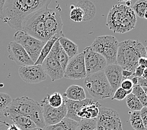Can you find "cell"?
<instances>
[{
  "label": "cell",
  "instance_id": "f5cc1de1",
  "mask_svg": "<svg viewBox=\"0 0 147 130\" xmlns=\"http://www.w3.org/2000/svg\"><path fill=\"white\" fill-rule=\"evenodd\" d=\"M35 130H44V129H42V128H37Z\"/></svg>",
  "mask_w": 147,
  "mask_h": 130
},
{
  "label": "cell",
  "instance_id": "8fae6325",
  "mask_svg": "<svg viewBox=\"0 0 147 130\" xmlns=\"http://www.w3.org/2000/svg\"><path fill=\"white\" fill-rule=\"evenodd\" d=\"M40 104L42 108V113L46 126L57 124L63 119L66 118L67 108H66L65 100L62 106L58 108L51 107L48 103L47 98L45 97L41 101Z\"/></svg>",
  "mask_w": 147,
  "mask_h": 130
},
{
  "label": "cell",
  "instance_id": "7c38bea8",
  "mask_svg": "<svg viewBox=\"0 0 147 130\" xmlns=\"http://www.w3.org/2000/svg\"><path fill=\"white\" fill-rule=\"evenodd\" d=\"M87 76L83 53H78L69 59L64 72V78L78 80L85 79Z\"/></svg>",
  "mask_w": 147,
  "mask_h": 130
},
{
  "label": "cell",
  "instance_id": "f1b7e54d",
  "mask_svg": "<svg viewBox=\"0 0 147 130\" xmlns=\"http://www.w3.org/2000/svg\"><path fill=\"white\" fill-rule=\"evenodd\" d=\"M126 103L128 108L132 111H140L143 107L141 102L132 93L126 98Z\"/></svg>",
  "mask_w": 147,
  "mask_h": 130
},
{
  "label": "cell",
  "instance_id": "ffe728a7",
  "mask_svg": "<svg viewBox=\"0 0 147 130\" xmlns=\"http://www.w3.org/2000/svg\"><path fill=\"white\" fill-rule=\"evenodd\" d=\"M64 98L66 102V108H67V113H66V118L71 119L78 123L81 121L82 119L77 117V113L86 103L88 98H86L85 100L83 101H76L68 100L65 97Z\"/></svg>",
  "mask_w": 147,
  "mask_h": 130
},
{
  "label": "cell",
  "instance_id": "db71d44e",
  "mask_svg": "<svg viewBox=\"0 0 147 130\" xmlns=\"http://www.w3.org/2000/svg\"><path fill=\"white\" fill-rule=\"evenodd\" d=\"M145 50H146V56L147 57V45H146V46L145 47Z\"/></svg>",
  "mask_w": 147,
  "mask_h": 130
},
{
  "label": "cell",
  "instance_id": "4316f807",
  "mask_svg": "<svg viewBox=\"0 0 147 130\" xmlns=\"http://www.w3.org/2000/svg\"><path fill=\"white\" fill-rule=\"evenodd\" d=\"M129 121L131 127L135 130H145V127L141 118L140 112L132 111L129 112Z\"/></svg>",
  "mask_w": 147,
  "mask_h": 130
},
{
  "label": "cell",
  "instance_id": "d590c367",
  "mask_svg": "<svg viewBox=\"0 0 147 130\" xmlns=\"http://www.w3.org/2000/svg\"><path fill=\"white\" fill-rule=\"evenodd\" d=\"M134 86V84H133L131 80L128 79V78L124 79L121 82V85H120V87L121 88H123V90H125L126 91L132 90Z\"/></svg>",
  "mask_w": 147,
  "mask_h": 130
},
{
  "label": "cell",
  "instance_id": "816d5d0a",
  "mask_svg": "<svg viewBox=\"0 0 147 130\" xmlns=\"http://www.w3.org/2000/svg\"><path fill=\"white\" fill-rule=\"evenodd\" d=\"M118 130H123V128H122V125L120 126V128H119Z\"/></svg>",
  "mask_w": 147,
  "mask_h": 130
},
{
  "label": "cell",
  "instance_id": "60d3db41",
  "mask_svg": "<svg viewBox=\"0 0 147 130\" xmlns=\"http://www.w3.org/2000/svg\"><path fill=\"white\" fill-rule=\"evenodd\" d=\"M134 73L131 71H128V70H126V69L122 70V76L123 77V79L128 78L129 76H134Z\"/></svg>",
  "mask_w": 147,
  "mask_h": 130
},
{
  "label": "cell",
  "instance_id": "ab89813d",
  "mask_svg": "<svg viewBox=\"0 0 147 130\" xmlns=\"http://www.w3.org/2000/svg\"><path fill=\"white\" fill-rule=\"evenodd\" d=\"M138 66H142L143 68H147V57H143L140 58L138 61Z\"/></svg>",
  "mask_w": 147,
  "mask_h": 130
},
{
  "label": "cell",
  "instance_id": "6da1fadb",
  "mask_svg": "<svg viewBox=\"0 0 147 130\" xmlns=\"http://www.w3.org/2000/svg\"><path fill=\"white\" fill-rule=\"evenodd\" d=\"M51 0H6L3 22L12 29L22 30L23 20L31 14L47 8Z\"/></svg>",
  "mask_w": 147,
  "mask_h": 130
},
{
  "label": "cell",
  "instance_id": "8992f818",
  "mask_svg": "<svg viewBox=\"0 0 147 130\" xmlns=\"http://www.w3.org/2000/svg\"><path fill=\"white\" fill-rule=\"evenodd\" d=\"M119 42L111 35H104L95 38L90 47L105 58L108 65L117 64V57Z\"/></svg>",
  "mask_w": 147,
  "mask_h": 130
},
{
  "label": "cell",
  "instance_id": "b9f144b4",
  "mask_svg": "<svg viewBox=\"0 0 147 130\" xmlns=\"http://www.w3.org/2000/svg\"><path fill=\"white\" fill-rule=\"evenodd\" d=\"M138 85L140 86L142 88L147 87V79L143 78V77H141V78H138Z\"/></svg>",
  "mask_w": 147,
  "mask_h": 130
},
{
  "label": "cell",
  "instance_id": "f35d334b",
  "mask_svg": "<svg viewBox=\"0 0 147 130\" xmlns=\"http://www.w3.org/2000/svg\"><path fill=\"white\" fill-rule=\"evenodd\" d=\"M145 68H143V67L140 66H138L137 68H136L134 72V76L138 77V78H141V77L143 76V71H144Z\"/></svg>",
  "mask_w": 147,
  "mask_h": 130
},
{
  "label": "cell",
  "instance_id": "681fc988",
  "mask_svg": "<svg viewBox=\"0 0 147 130\" xmlns=\"http://www.w3.org/2000/svg\"><path fill=\"white\" fill-rule=\"evenodd\" d=\"M117 1H119V2H122V1L127 2V1H131V0H117Z\"/></svg>",
  "mask_w": 147,
  "mask_h": 130
},
{
  "label": "cell",
  "instance_id": "f907efd6",
  "mask_svg": "<svg viewBox=\"0 0 147 130\" xmlns=\"http://www.w3.org/2000/svg\"><path fill=\"white\" fill-rule=\"evenodd\" d=\"M145 18V19L147 20V10H146V12H145V15H144V18Z\"/></svg>",
  "mask_w": 147,
  "mask_h": 130
},
{
  "label": "cell",
  "instance_id": "c3c4849f",
  "mask_svg": "<svg viewBox=\"0 0 147 130\" xmlns=\"http://www.w3.org/2000/svg\"><path fill=\"white\" fill-rule=\"evenodd\" d=\"M142 88H143V90H144L145 93V94H146V96H147V87H143Z\"/></svg>",
  "mask_w": 147,
  "mask_h": 130
},
{
  "label": "cell",
  "instance_id": "ba28073f",
  "mask_svg": "<svg viewBox=\"0 0 147 130\" xmlns=\"http://www.w3.org/2000/svg\"><path fill=\"white\" fill-rule=\"evenodd\" d=\"M13 40L22 46L34 63L37 61L42 49L46 43V42L36 39L23 30L17 31L14 34Z\"/></svg>",
  "mask_w": 147,
  "mask_h": 130
},
{
  "label": "cell",
  "instance_id": "74e56055",
  "mask_svg": "<svg viewBox=\"0 0 147 130\" xmlns=\"http://www.w3.org/2000/svg\"><path fill=\"white\" fill-rule=\"evenodd\" d=\"M140 112L141 118L143 123L145 127L147 125V107H143L142 110L140 111Z\"/></svg>",
  "mask_w": 147,
  "mask_h": 130
},
{
  "label": "cell",
  "instance_id": "e0dca14e",
  "mask_svg": "<svg viewBox=\"0 0 147 130\" xmlns=\"http://www.w3.org/2000/svg\"><path fill=\"white\" fill-rule=\"evenodd\" d=\"M122 70L123 68L118 64L108 65L103 70L113 92L120 87L121 83L124 79L122 76Z\"/></svg>",
  "mask_w": 147,
  "mask_h": 130
},
{
  "label": "cell",
  "instance_id": "ac0fdd59",
  "mask_svg": "<svg viewBox=\"0 0 147 130\" xmlns=\"http://www.w3.org/2000/svg\"><path fill=\"white\" fill-rule=\"evenodd\" d=\"M3 114L5 118L12 123L16 125L21 130H35L38 128L33 120L24 116L6 110L3 112Z\"/></svg>",
  "mask_w": 147,
  "mask_h": 130
},
{
  "label": "cell",
  "instance_id": "30bf717a",
  "mask_svg": "<svg viewBox=\"0 0 147 130\" xmlns=\"http://www.w3.org/2000/svg\"><path fill=\"white\" fill-rule=\"evenodd\" d=\"M83 53L87 76L99 71H103L108 65L102 55L94 51L90 46L84 49Z\"/></svg>",
  "mask_w": 147,
  "mask_h": 130
},
{
  "label": "cell",
  "instance_id": "5bb4252c",
  "mask_svg": "<svg viewBox=\"0 0 147 130\" xmlns=\"http://www.w3.org/2000/svg\"><path fill=\"white\" fill-rule=\"evenodd\" d=\"M44 23L47 36L50 39L54 35L62 32L63 22L60 13L48 8L44 10Z\"/></svg>",
  "mask_w": 147,
  "mask_h": 130
},
{
  "label": "cell",
  "instance_id": "d6a6232c",
  "mask_svg": "<svg viewBox=\"0 0 147 130\" xmlns=\"http://www.w3.org/2000/svg\"><path fill=\"white\" fill-rule=\"evenodd\" d=\"M132 93L141 102L143 107H147V96L140 86L134 85L132 89Z\"/></svg>",
  "mask_w": 147,
  "mask_h": 130
},
{
  "label": "cell",
  "instance_id": "2e32d148",
  "mask_svg": "<svg viewBox=\"0 0 147 130\" xmlns=\"http://www.w3.org/2000/svg\"><path fill=\"white\" fill-rule=\"evenodd\" d=\"M41 65L45 72L50 76L52 82L64 78V71L57 59L50 53L45 59Z\"/></svg>",
  "mask_w": 147,
  "mask_h": 130
},
{
  "label": "cell",
  "instance_id": "7402d4cb",
  "mask_svg": "<svg viewBox=\"0 0 147 130\" xmlns=\"http://www.w3.org/2000/svg\"><path fill=\"white\" fill-rule=\"evenodd\" d=\"M75 6L80 7L83 10L84 13L83 22H89L92 20L96 15V9L95 6L90 0H79Z\"/></svg>",
  "mask_w": 147,
  "mask_h": 130
},
{
  "label": "cell",
  "instance_id": "836d02e7",
  "mask_svg": "<svg viewBox=\"0 0 147 130\" xmlns=\"http://www.w3.org/2000/svg\"><path fill=\"white\" fill-rule=\"evenodd\" d=\"M13 99L8 94L0 93V114L4 111L6 108L11 103Z\"/></svg>",
  "mask_w": 147,
  "mask_h": 130
},
{
  "label": "cell",
  "instance_id": "d4e9b609",
  "mask_svg": "<svg viewBox=\"0 0 147 130\" xmlns=\"http://www.w3.org/2000/svg\"><path fill=\"white\" fill-rule=\"evenodd\" d=\"M58 41L69 59L78 54V46L65 36L59 38Z\"/></svg>",
  "mask_w": 147,
  "mask_h": 130
},
{
  "label": "cell",
  "instance_id": "f546056e",
  "mask_svg": "<svg viewBox=\"0 0 147 130\" xmlns=\"http://www.w3.org/2000/svg\"><path fill=\"white\" fill-rule=\"evenodd\" d=\"M76 130H97L96 118L82 119V121L78 123Z\"/></svg>",
  "mask_w": 147,
  "mask_h": 130
},
{
  "label": "cell",
  "instance_id": "4dcf8cb0",
  "mask_svg": "<svg viewBox=\"0 0 147 130\" xmlns=\"http://www.w3.org/2000/svg\"><path fill=\"white\" fill-rule=\"evenodd\" d=\"M69 17L73 22L76 23L82 22H83L84 13L80 7L72 5L70 6Z\"/></svg>",
  "mask_w": 147,
  "mask_h": 130
},
{
  "label": "cell",
  "instance_id": "1f68e13d",
  "mask_svg": "<svg viewBox=\"0 0 147 130\" xmlns=\"http://www.w3.org/2000/svg\"><path fill=\"white\" fill-rule=\"evenodd\" d=\"M133 9L136 15L140 18H143L147 10V0H138L133 6Z\"/></svg>",
  "mask_w": 147,
  "mask_h": 130
},
{
  "label": "cell",
  "instance_id": "4fadbf2b",
  "mask_svg": "<svg viewBox=\"0 0 147 130\" xmlns=\"http://www.w3.org/2000/svg\"><path fill=\"white\" fill-rule=\"evenodd\" d=\"M18 73L20 78L28 84H38L47 79V74L41 65L20 66Z\"/></svg>",
  "mask_w": 147,
  "mask_h": 130
},
{
  "label": "cell",
  "instance_id": "7bdbcfd3",
  "mask_svg": "<svg viewBox=\"0 0 147 130\" xmlns=\"http://www.w3.org/2000/svg\"><path fill=\"white\" fill-rule=\"evenodd\" d=\"M6 0H0V20H3V9Z\"/></svg>",
  "mask_w": 147,
  "mask_h": 130
},
{
  "label": "cell",
  "instance_id": "7dc6e473",
  "mask_svg": "<svg viewBox=\"0 0 147 130\" xmlns=\"http://www.w3.org/2000/svg\"><path fill=\"white\" fill-rule=\"evenodd\" d=\"M131 5V1H127L126 2V6H129Z\"/></svg>",
  "mask_w": 147,
  "mask_h": 130
},
{
  "label": "cell",
  "instance_id": "5b68a950",
  "mask_svg": "<svg viewBox=\"0 0 147 130\" xmlns=\"http://www.w3.org/2000/svg\"><path fill=\"white\" fill-rule=\"evenodd\" d=\"M84 85L94 100H103L113 95V91L103 71L87 76L84 79Z\"/></svg>",
  "mask_w": 147,
  "mask_h": 130
},
{
  "label": "cell",
  "instance_id": "8d00e7d4",
  "mask_svg": "<svg viewBox=\"0 0 147 130\" xmlns=\"http://www.w3.org/2000/svg\"><path fill=\"white\" fill-rule=\"evenodd\" d=\"M9 120L5 118L3 113L0 114V130H6L10 123Z\"/></svg>",
  "mask_w": 147,
  "mask_h": 130
},
{
  "label": "cell",
  "instance_id": "277c9868",
  "mask_svg": "<svg viewBox=\"0 0 147 130\" xmlns=\"http://www.w3.org/2000/svg\"><path fill=\"white\" fill-rule=\"evenodd\" d=\"M5 110L31 119L38 128L44 129L46 126L40 103L28 96L13 100Z\"/></svg>",
  "mask_w": 147,
  "mask_h": 130
},
{
  "label": "cell",
  "instance_id": "9c48e42d",
  "mask_svg": "<svg viewBox=\"0 0 147 130\" xmlns=\"http://www.w3.org/2000/svg\"><path fill=\"white\" fill-rule=\"evenodd\" d=\"M97 130H118L122 125L117 111L108 108H100L96 118Z\"/></svg>",
  "mask_w": 147,
  "mask_h": 130
},
{
  "label": "cell",
  "instance_id": "9a60e30c",
  "mask_svg": "<svg viewBox=\"0 0 147 130\" xmlns=\"http://www.w3.org/2000/svg\"><path fill=\"white\" fill-rule=\"evenodd\" d=\"M8 53L9 60L14 61L17 65L26 66L34 65L24 48L15 41H11L8 44Z\"/></svg>",
  "mask_w": 147,
  "mask_h": 130
},
{
  "label": "cell",
  "instance_id": "52a82bcc",
  "mask_svg": "<svg viewBox=\"0 0 147 130\" xmlns=\"http://www.w3.org/2000/svg\"><path fill=\"white\" fill-rule=\"evenodd\" d=\"M44 10H40L28 16L22 23V30L36 39L47 42L49 38L45 30Z\"/></svg>",
  "mask_w": 147,
  "mask_h": 130
},
{
  "label": "cell",
  "instance_id": "e575fe53",
  "mask_svg": "<svg viewBox=\"0 0 147 130\" xmlns=\"http://www.w3.org/2000/svg\"><path fill=\"white\" fill-rule=\"evenodd\" d=\"M131 93H132V90L126 91L123 88H121V87H120L114 92L113 96L111 97V100L122 101L123 100H124L125 98H127V96L129 94H130Z\"/></svg>",
  "mask_w": 147,
  "mask_h": 130
},
{
  "label": "cell",
  "instance_id": "bcb514c9",
  "mask_svg": "<svg viewBox=\"0 0 147 130\" xmlns=\"http://www.w3.org/2000/svg\"><path fill=\"white\" fill-rule=\"evenodd\" d=\"M143 78L145 79H147V68H145L144 71H143Z\"/></svg>",
  "mask_w": 147,
  "mask_h": 130
},
{
  "label": "cell",
  "instance_id": "603a6c76",
  "mask_svg": "<svg viewBox=\"0 0 147 130\" xmlns=\"http://www.w3.org/2000/svg\"><path fill=\"white\" fill-rule=\"evenodd\" d=\"M50 53L53 55L55 58L57 59V61L59 62V65H61L63 70L65 72V69L69 62V58L61 47V44H59L58 40L56 41V43L53 45L50 51Z\"/></svg>",
  "mask_w": 147,
  "mask_h": 130
},
{
  "label": "cell",
  "instance_id": "f6af8a7d",
  "mask_svg": "<svg viewBox=\"0 0 147 130\" xmlns=\"http://www.w3.org/2000/svg\"><path fill=\"white\" fill-rule=\"evenodd\" d=\"M131 80L133 84H134V85H138V77L134 76V78H133Z\"/></svg>",
  "mask_w": 147,
  "mask_h": 130
},
{
  "label": "cell",
  "instance_id": "44dd1931",
  "mask_svg": "<svg viewBox=\"0 0 147 130\" xmlns=\"http://www.w3.org/2000/svg\"><path fill=\"white\" fill-rule=\"evenodd\" d=\"M63 95L68 100L76 101H83L86 98L85 91L83 88L75 85L69 86Z\"/></svg>",
  "mask_w": 147,
  "mask_h": 130
},
{
  "label": "cell",
  "instance_id": "7a4b0ae2",
  "mask_svg": "<svg viewBox=\"0 0 147 130\" xmlns=\"http://www.w3.org/2000/svg\"><path fill=\"white\" fill-rule=\"evenodd\" d=\"M136 14L125 5H115L108 14L106 26L114 33L123 34L135 28Z\"/></svg>",
  "mask_w": 147,
  "mask_h": 130
},
{
  "label": "cell",
  "instance_id": "3957f363",
  "mask_svg": "<svg viewBox=\"0 0 147 130\" xmlns=\"http://www.w3.org/2000/svg\"><path fill=\"white\" fill-rule=\"evenodd\" d=\"M143 57H146L145 47L138 40H127L119 43L117 62L123 69L134 73L138 66V59Z\"/></svg>",
  "mask_w": 147,
  "mask_h": 130
},
{
  "label": "cell",
  "instance_id": "11a10c76",
  "mask_svg": "<svg viewBox=\"0 0 147 130\" xmlns=\"http://www.w3.org/2000/svg\"><path fill=\"white\" fill-rule=\"evenodd\" d=\"M145 130H147V125L145 126Z\"/></svg>",
  "mask_w": 147,
  "mask_h": 130
},
{
  "label": "cell",
  "instance_id": "484cf974",
  "mask_svg": "<svg viewBox=\"0 0 147 130\" xmlns=\"http://www.w3.org/2000/svg\"><path fill=\"white\" fill-rule=\"evenodd\" d=\"M78 123L71 119L65 118L58 123L46 126L44 130H76Z\"/></svg>",
  "mask_w": 147,
  "mask_h": 130
},
{
  "label": "cell",
  "instance_id": "d6986e66",
  "mask_svg": "<svg viewBox=\"0 0 147 130\" xmlns=\"http://www.w3.org/2000/svg\"><path fill=\"white\" fill-rule=\"evenodd\" d=\"M101 108V104L98 101L88 98L86 103L77 113V117L82 119L97 118Z\"/></svg>",
  "mask_w": 147,
  "mask_h": 130
},
{
  "label": "cell",
  "instance_id": "83f0119b",
  "mask_svg": "<svg viewBox=\"0 0 147 130\" xmlns=\"http://www.w3.org/2000/svg\"><path fill=\"white\" fill-rule=\"evenodd\" d=\"M45 98H47L48 103L51 107L55 108L61 106L65 101L64 97L58 92H55L50 94H47V96Z\"/></svg>",
  "mask_w": 147,
  "mask_h": 130
},
{
  "label": "cell",
  "instance_id": "ee69618b",
  "mask_svg": "<svg viewBox=\"0 0 147 130\" xmlns=\"http://www.w3.org/2000/svg\"><path fill=\"white\" fill-rule=\"evenodd\" d=\"M6 130H21V129L18 127L16 125L11 123L9 125V126Z\"/></svg>",
  "mask_w": 147,
  "mask_h": 130
},
{
  "label": "cell",
  "instance_id": "cb8c5ba5",
  "mask_svg": "<svg viewBox=\"0 0 147 130\" xmlns=\"http://www.w3.org/2000/svg\"><path fill=\"white\" fill-rule=\"evenodd\" d=\"M63 36H64V34L62 31V32L55 34L53 36L50 38L44 45V46L40 53L39 57H38L37 61L35 62V63H34V65H42V63H43L45 59L48 57V55L49 54H50L51 49L53 48L55 43H56V41L58 40L59 38H61Z\"/></svg>",
  "mask_w": 147,
  "mask_h": 130
}]
</instances>
